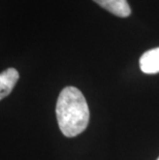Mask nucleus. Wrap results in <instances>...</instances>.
<instances>
[{
	"label": "nucleus",
	"instance_id": "obj_1",
	"mask_svg": "<svg viewBox=\"0 0 159 160\" xmlns=\"http://www.w3.org/2000/svg\"><path fill=\"white\" fill-rule=\"evenodd\" d=\"M56 116L63 135L73 138L85 130L89 123L90 112L83 93L68 86L60 92L56 104Z\"/></svg>",
	"mask_w": 159,
	"mask_h": 160
},
{
	"label": "nucleus",
	"instance_id": "obj_2",
	"mask_svg": "<svg viewBox=\"0 0 159 160\" xmlns=\"http://www.w3.org/2000/svg\"><path fill=\"white\" fill-rule=\"evenodd\" d=\"M93 1L106 11L120 18H126L131 12L127 0H93Z\"/></svg>",
	"mask_w": 159,
	"mask_h": 160
},
{
	"label": "nucleus",
	"instance_id": "obj_3",
	"mask_svg": "<svg viewBox=\"0 0 159 160\" xmlns=\"http://www.w3.org/2000/svg\"><path fill=\"white\" fill-rule=\"evenodd\" d=\"M18 81L19 72L12 67L5 69L0 73V100H2L3 98L12 93Z\"/></svg>",
	"mask_w": 159,
	"mask_h": 160
},
{
	"label": "nucleus",
	"instance_id": "obj_4",
	"mask_svg": "<svg viewBox=\"0 0 159 160\" xmlns=\"http://www.w3.org/2000/svg\"><path fill=\"white\" fill-rule=\"evenodd\" d=\"M140 67L141 70L147 74L159 72V48L149 50L142 55Z\"/></svg>",
	"mask_w": 159,
	"mask_h": 160
},
{
	"label": "nucleus",
	"instance_id": "obj_5",
	"mask_svg": "<svg viewBox=\"0 0 159 160\" xmlns=\"http://www.w3.org/2000/svg\"><path fill=\"white\" fill-rule=\"evenodd\" d=\"M157 160H159V157H158V158H157Z\"/></svg>",
	"mask_w": 159,
	"mask_h": 160
}]
</instances>
